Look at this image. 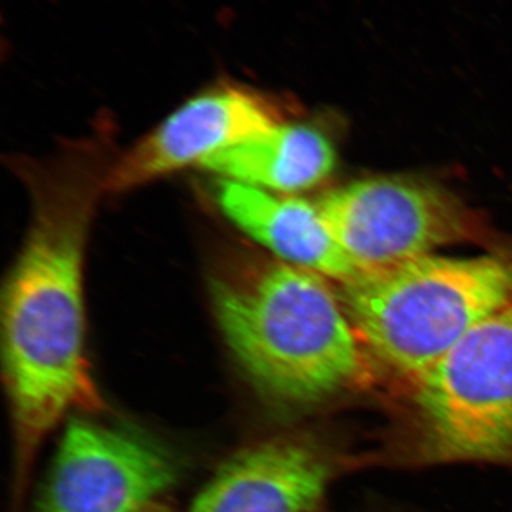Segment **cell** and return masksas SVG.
Instances as JSON below:
<instances>
[{"instance_id":"1","label":"cell","mask_w":512,"mask_h":512,"mask_svg":"<svg viewBox=\"0 0 512 512\" xmlns=\"http://www.w3.org/2000/svg\"><path fill=\"white\" fill-rule=\"evenodd\" d=\"M73 154L33 173L32 225L2 303L3 369L22 463L69 410L104 407L86 356L83 256L107 173Z\"/></svg>"},{"instance_id":"2","label":"cell","mask_w":512,"mask_h":512,"mask_svg":"<svg viewBox=\"0 0 512 512\" xmlns=\"http://www.w3.org/2000/svg\"><path fill=\"white\" fill-rule=\"evenodd\" d=\"M222 336L264 399L306 407L335 396L360 370L356 332L325 276L286 264L215 279Z\"/></svg>"},{"instance_id":"3","label":"cell","mask_w":512,"mask_h":512,"mask_svg":"<svg viewBox=\"0 0 512 512\" xmlns=\"http://www.w3.org/2000/svg\"><path fill=\"white\" fill-rule=\"evenodd\" d=\"M343 309L382 362L421 379L471 329L512 302V264L498 256L426 255L343 282Z\"/></svg>"},{"instance_id":"4","label":"cell","mask_w":512,"mask_h":512,"mask_svg":"<svg viewBox=\"0 0 512 512\" xmlns=\"http://www.w3.org/2000/svg\"><path fill=\"white\" fill-rule=\"evenodd\" d=\"M420 380L424 447L434 460L512 454V302L470 330Z\"/></svg>"},{"instance_id":"5","label":"cell","mask_w":512,"mask_h":512,"mask_svg":"<svg viewBox=\"0 0 512 512\" xmlns=\"http://www.w3.org/2000/svg\"><path fill=\"white\" fill-rule=\"evenodd\" d=\"M330 237L357 274L433 254L467 231V215L443 188L402 177L356 181L320 198Z\"/></svg>"},{"instance_id":"6","label":"cell","mask_w":512,"mask_h":512,"mask_svg":"<svg viewBox=\"0 0 512 512\" xmlns=\"http://www.w3.org/2000/svg\"><path fill=\"white\" fill-rule=\"evenodd\" d=\"M177 478L170 451L147 434L73 419L35 512H138Z\"/></svg>"},{"instance_id":"7","label":"cell","mask_w":512,"mask_h":512,"mask_svg":"<svg viewBox=\"0 0 512 512\" xmlns=\"http://www.w3.org/2000/svg\"><path fill=\"white\" fill-rule=\"evenodd\" d=\"M281 123L261 93L224 86L202 93L174 111L127 151L104 178V191L131 190L241 143Z\"/></svg>"},{"instance_id":"8","label":"cell","mask_w":512,"mask_h":512,"mask_svg":"<svg viewBox=\"0 0 512 512\" xmlns=\"http://www.w3.org/2000/svg\"><path fill=\"white\" fill-rule=\"evenodd\" d=\"M330 480L319 451L288 439L255 444L229 458L190 512H311Z\"/></svg>"},{"instance_id":"9","label":"cell","mask_w":512,"mask_h":512,"mask_svg":"<svg viewBox=\"0 0 512 512\" xmlns=\"http://www.w3.org/2000/svg\"><path fill=\"white\" fill-rule=\"evenodd\" d=\"M218 202L229 220L282 262L340 284L359 275L330 237L318 205L234 181L221 184Z\"/></svg>"},{"instance_id":"10","label":"cell","mask_w":512,"mask_h":512,"mask_svg":"<svg viewBox=\"0 0 512 512\" xmlns=\"http://www.w3.org/2000/svg\"><path fill=\"white\" fill-rule=\"evenodd\" d=\"M336 163L325 134L305 124L278 123L268 130L211 154L205 170L261 190L292 194L325 180Z\"/></svg>"},{"instance_id":"11","label":"cell","mask_w":512,"mask_h":512,"mask_svg":"<svg viewBox=\"0 0 512 512\" xmlns=\"http://www.w3.org/2000/svg\"><path fill=\"white\" fill-rule=\"evenodd\" d=\"M138 512H168L165 511L164 508H161L160 505H157L156 503L148 505V507L144 508V510L138 511Z\"/></svg>"}]
</instances>
